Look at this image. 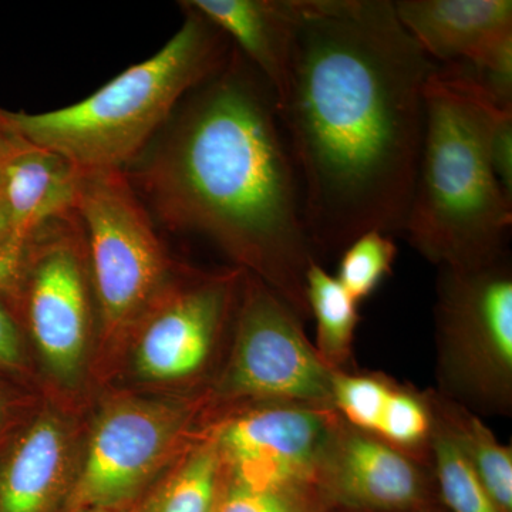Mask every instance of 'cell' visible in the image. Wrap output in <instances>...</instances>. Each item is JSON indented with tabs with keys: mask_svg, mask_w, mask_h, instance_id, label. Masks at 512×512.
<instances>
[{
	"mask_svg": "<svg viewBox=\"0 0 512 512\" xmlns=\"http://www.w3.org/2000/svg\"><path fill=\"white\" fill-rule=\"evenodd\" d=\"M276 99L316 259L369 231L403 234L436 64L389 0H292Z\"/></svg>",
	"mask_w": 512,
	"mask_h": 512,
	"instance_id": "cell-1",
	"label": "cell"
},
{
	"mask_svg": "<svg viewBox=\"0 0 512 512\" xmlns=\"http://www.w3.org/2000/svg\"><path fill=\"white\" fill-rule=\"evenodd\" d=\"M124 173L165 227L210 238L311 318L306 274L318 259L298 175L274 90L237 47Z\"/></svg>",
	"mask_w": 512,
	"mask_h": 512,
	"instance_id": "cell-2",
	"label": "cell"
},
{
	"mask_svg": "<svg viewBox=\"0 0 512 512\" xmlns=\"http://www.w3.org/2000/svg\"><path fill=\"white\" fill-rule=\"evenodd\" d=\"M507 109L463 63L437 66L424 87L423 146L403 234L439 268H470L507 254L512 198L490 153L495 121Z\"/></svg>",
	"mask_w": 512,
	"mask_h": 512,
	"instance_id": "cell-3",
	"label": "cell"
},
{
	"mask_svg": "<svg viewBox=\"0 0 512 512\" xmlns=\"http://www.w3.org/2000/svg\"><path fill=\"white\" fill-rule=\"evenodd\" d=\"M181 5L183 25L156 55L72 106L36 114L0 109L3 123L26 143L67 158L82 173L127 170L232 49L214 23L188 2Z\"/></svg>",
	"mask_w": 512,
	"mask_h": 512,
	"instance_id": "cell-4",
	"label": "cell"
},
{
	"mask_svg": "<svg viewBox=\"0 0 512 512\" xmlns=\"http://www.w3.org/2000/svg\"><path fill=\"white\" fill-rule=\"evenodd\" d=\"M436 392L477 416H512V269L507 254L437 276Z\"/></svg>",
	"mask_w": 512,
	"mask_h": 512,
	"instance_id": "cell-5",
	"label": "cell"
},
{
	"mask_svg": "<svg viewBox=\"0 0 512 512\" xmlns=\"http://www.w3.org/2000/svg\"><path fill=\"white\" fill-rule=\"evenodd\" d=\"M76 215L86 237L101 335L117 345L131 335L178 269L124 171L82 173Z\"/></svg>",
	"mask_w": 512,
	"mask_h": 512,
	"instance_id": "cell-6",
	"label": "cell"
},
{
	"mask_svg": "<svg viewBox=\"0 0 512 512\" xmlns=\"http://www.w3.org/2000/svg\"><path fill=\"white\" fill-rule=\"evenodd\" d=\"M205 424L202 393L110 397L84 439L76 484L62 512L127 510L183 456Z\"/></svg>",
	"mask_w": 512,
	"mask_h": 512,
	"instance_id": "cell-7",
	"label": "cell"
},
{
	"mask_svg": "<svg viewBox=\"0 0 512 512\" xmlns=\"http://www.w3.org/2000/svg\"><path fill=\"white\" fill-rule=\"evenodd\" d=\"M333 375L306 336L298 313L244 271L227 353L202 392L207 420L252 404L333 409Z\"/></svg>",
	"mask_w": 512,
	"mask_h": 512,
	"instance_id": "cell-8",
	"label": "cell"
},
{
	"mask_svg": "<svg viewBox=\"0 0 512 512\" xmlns=\"http://www.w3.org/2000/svg\"><path fill=\"white\" fill-rule=\"evenodd\" d=\"M3 295L49 375L62 386H76L87 362L94 298L86 237L76 214L37 229Z\"/></svg>",
	"mask_w": 512,
	"mask_h": 512,
	"instance_id": "cell-9",
	"label": "cell"
},
{
	"mask_svg": "<svg viewBox=\"0 0 512 512\" xmlns=\"http://www.w3.org/2000/svg\"><path fill=\"white\" fill-rule=\"evenodd\" d=\"M244 269L204 274L178 271L130 336L141 379L202 386L212 382L227 353Z\"/></svg>",
	"mask_w": 512,
	"mask_h": 512,
	"instance_id": "cell-10",
	"label": "cell"
},
{
	"mask_svg": "<svg viewBox=\"0 0 512 512\" xmlns=\"http://www.w3.org/2000/svg\"><path fill=\"white\" fill-rule=\"evenodd\" d=\"M339 414L325 407L264 403L218 414L205 426L224 473L248 483L312 481Z\"/></svg>",
	"mask_w": 512,
	"mask_h": 512,
	"instance_id": "cell-11",
	"label": "cell"
},
{
	"mask_svg": "<svg viewBox=\"0 0 512 512\" xmlns=\"http://www.w3.org/2000/svg\"><path fill=\"white\" fill-rule=\"evenodd\" d=\"M315 485L330 511L446 512L430 464L338 417Z\"/></svg>",
	"mask_w": 512,
	"mask_h": 512,
	"instance_id": "cell-12",
	"label": "cell"
},
{
	"mask_svg": "<svg viewBox=\"0 0 512 512\" xmlns=\"http://www.w3.org/2000/svg\"><path fill=\"white\" fill-rule=\"evenodd\" d=\"M403 28L431 60L466 64L484 89L512 106L511 0H399Z\"/></svg>",
	"mask_w": 512,
	"mask_h": 512,
	"instance_id": "cell-13",
	"label": "cell"
},
{
	"mask_svg": "<svg viewBox=\"0 0 512 512\" xmlns=\"http://www.w3.org/2000/svg\"><path fill=\"white\" fill-rule=\"evenodd\" d=\"M84 439L63 410H33L0 450V512H62L76 484Z\"/></svg>",
	"mask_w": 512,
	"mask_h": 512,
	"instance_id": "cell-14",
	"label": "cell"
},
{
	"mask_svg": "<svg viewBox=\"0 0 512 512\" xmlns=\"http://www.w3.org/2000/svg\"><path fill=\"white\" fill-rule=\"evenodd\" d=\"M80 181L82 171L67 158L20 138L0 180L9 238L28 242L46 222L76 214Z\"/></svg>",
	"mask_w": 512,
	"mask_h": 512,
	"instance_id": "cell-15",
	"label": "cell"
},
{
	"mask_svg": "<svg viewBox=\"0 0 512 512\" xmlns=\"http://www.w3.org/2000/svg\"><path fill=\"white\" fill-rule=\"evenodd\" d=\"M271 84L284 90L293 36L292 0H188Z\"/></svg>",
	"mask_w": 512,
	"mask_h": 512,
	"instance_id": "cell-16",
	"label": "cell"
},
{
	"mask_svg": "<svg viewBox=\"0 0 512 512\" xmlns=\"http://www.w3.org/2000/svg\"><path fill=\"white\" fill-rule=\"evenodd\" d=\"M222 480L220 453L204 429L126 512H215Z\"/></svg>",
	"mask_w": 512,
	"mask_h": 512,
	"instance_id": "cell-17",
	"label": "cell"
},
{
	"mask_svg": "<svg viewBox=\"0 0 512 512\" xmlns=\"http://www.w3.org/2000/svg\"><path fill=\"white\" fill-rule=\"evenodd\" d=\"M434 419L476 471L503 512H512V448L497 440L476 413L434 389L426 390Z\"/></svg>",
	"mask_w": 512,
	"mask_h": 512,
	"instance_id": "cell-18",
	"label": "cell"
},
{
	"mask_svg": "<svg viewBox=\"0 0 512 512\" xmlns=\"http://www.w3.org/2000/svg\"><path fill=\"white\" fill-rule=\"evenodd\" d=\"M309 312L316 322L315 349L332 372L356 369L353 342L359 325V303L330 275L320 262L313 261L306 274Z\"/></svg>",
	"mask_w": 512,
	"mask_h": 512,
	"instance_id": "cell-19",
	"label": "cell"
},
{
	"mask_svg": "<svg viewBox=\"0 0 512 512\" xmlns=\"http://www.w3.org/2000/svg\"><path fill=\"white\" fill-rule=\"evenodd\" d=\"M434 416L427 392L394 382L373 436L431 466Z\"/></svg>",
	"mask_w": 512,
	"mask_h": 512,
	"instance_id": "cell-20",
	"label": "cell"
},
{
	"mask_svg": "<svg viewBox=\"0 0 512 512\" xmlns=\"http://www.w3.org/2000/svg\"><path fill=\"white\" fill-rule=\"evenodd\" d=\"M215 512H329L312 481L248 483L224 473Z\"/></svg>",
	"mask_w": 512,
	"mask_h": 512,
	"instance_id": "cell-21",
	"label": "cell"
},
{
	"mask_svg": "<svg viewBox=\"0 0 512 512\" xmlns=\"http://www.w3.org/2000/svg\"><path fill=\"white\" fill-rule=\"evenodd\" d=\"M431 468L440 503L446 512H503L436 419L431 440Z\"/></svg>",
	"mask_w": 512,
	"mask_h": 512,
	"instance_id": "cell-22",
	"label": "cell"
},
{
	"mask_svg": "<svg viewBox=\"0 0 512 512\" xmlns=\"http://www.w3.org/2000/svg\"><path fill=\"white\" fill-rule=\"evenodd\" d=\"M396 255L392 235L376 229L365 232L343 249L336 279L360 305L392 274Z\"/></svg>",
	"mask_w": 512,
	"mask_h": 512,
	"instance_id": "cell-23",
	"label": "cell"
},
{
	"mask_svg": "<svg viewBox=\"0 0 512 512\" xmlns=\"http://www.w3.org/2000/svg\"><path fill=\"white\" fill-rule=\"evenodd\" d=\"M26 336L6 296L0 293V373L22 382L29 375Z\"/></svg>",
	"mask_w": 512,
	"mask_h": 512,
	"instance_id": "cell-24",
	"label": "cell"
},
{
	"mask_svg": "<svg viewBox=\"0 0 512 512\" xmlns=\"http://www.w3.org/2000/svg\"><path fill=\"white\" fill-rule=\"evenodd\" d=\"M33 410L20 382L0 373V450Z\"/></svg>",
	"mask_w": 512,
	"mask_h": 512,
	"instance_id": "cell-25",
	"label": "cell"
},
{
	"mask_svg": "<svg viewBox=\"0 0 512 512\" xmlns=\"http://www.w3.org/2000/svg\"><path fill=\"white\" fill-rule=\"evenodd\" d=\"M490 153L495 177L505 194L512 198V109L504 110L495 121Z\"/></svg>",
	"mask_w": 512,
	"mask_h": 512,
	"instance_id": "cell-26",
	"label": "cell"
},
{
	"mask_svg": "<svg viewBox=\"0 0 512 512\" xmlns=\"http://www.w3.org/2000/svg\"><path fill=\"white\" fill-rule=\"evenodd\" d=\"M20 138L13 134L12 131L3 123L0 117V180H2L3 170L8 163L10 156H12L15 148L18 147Z\"/></svg>",
	"mask_w": 512,
	"mask_h": 512,
	"instance_id": "cell-27",
	"label": "cell"
},
{
	"mask_svg": "<svg viewBox=\"0 0 512 512\" xmlns=\"http://www.w3.org/2000/svg\"><path fill=\"white\" fill-rule=\"evenodd\" d=\"M10 232L8 212H6L5 204L0 198V245L5 242Z\"/></svg>",
	"mask_w": 512,
	"mask_h": 512,
	"instance_id": "cell-28",
	"label": "cell"
},
{
	"mask_svg": "<svg viewBox=\"0 0 512 512\" xmlns=\"http://www.w3.org/2000/svg\"><path fill=\"white\" fill-rule=\"evenodd\" d=\"M67 512H126V510H107V508H83V510H73Z\"/></svg>",
	"mask_w": 512,
	"mask_h": 512,
	"instance_id": "cell-29",
	"label": "cell"
},
{
	"mask_svg": "<svg viewBox=\"0 0 512 512\" xmlns=\"http://www.w3.org/2000/svg\"><path fill=\"white\" fill-rule=\"evenodd\" d=\"M330 512H345V511H330Z\"/></svg>",
	"mask_w": 512,
	"mask_h": 512,
	"instance_id": "cell-30",
	"label": "cell"
}]
</instances>
